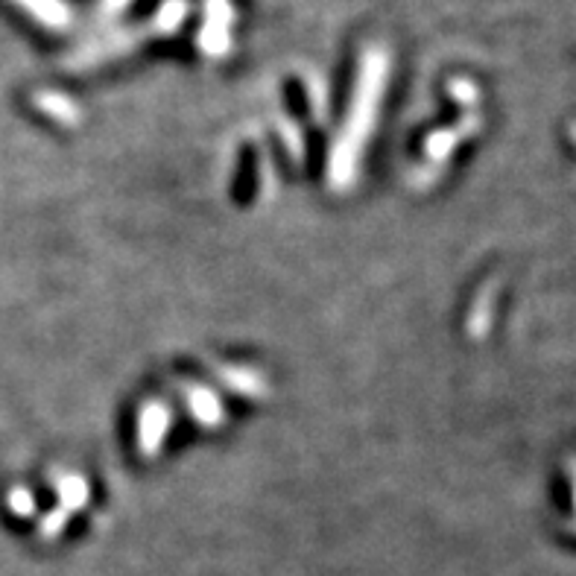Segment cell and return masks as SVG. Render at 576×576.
<instances>
[{
  "mask_svg": "<svg viewBox=\"0 0 576 576\" xmlns=\"http://www.w3.org/2000/svg\"><path fill=\"white\" fill-rule=\"evenodd\" d=\"M384 82L386 56L381 50H369L363 65H360L357 91H354L351 109H348L346 123H343V132L334 141L331 155H328V188H334V191H348L357 182L363 147H366L372 126L378 120V103L384 94Z\"/></svg>",
  "mask_w": 576,
  "mask_h": 576,
  "instance_id": "cell-1",
  "label": "cell"
},
{
  "mask_svg": "<svg viewBox=\"0 0 576 576\" xmlns=\"http://www.w3.org/2000/svg\"><path fill=\"white\" fill-rule=\"evenodd\" d=\"M170 407L164 401H147L138 413V451L144 457H155L170 430Z\"/></svg>",
  "mask_w": 576,
  "mask_h": 576,
  "instance_id": "cell-2",
  "label": "cell"
},
{
  "mask_svg": "<svg viewBox=\"0 0 576 576\" xmlns=\"http://www.w3.org/2000/svg\"><path fill=\"white\" fill-rule=\"evenodd\" d=\"M182 395H185V404H188V413H191L196 424L202 427H217L226 419V410H223V401L214 389L199 384H185L182 386Z\"/></svg>",
  "mask_w": 576,
  "mask_h": 576,
  "instance_id": "cell-3",
  "label": "cell"
},
{
  "mask_svg": "<svg viewBox=\"0 0 576 576\" xmlns=\"http://www.w3.org/2000/svg\"><path fill=\"white\" fill-rule=\"evenodd\" d=\"M220 381L229 386L231 392H240L246 398H267L269 386L267 378L255 369H246V366H220L217 369Z\"/></svg>",
  "mask_w": 576,
  "mask_h": 576,
  "instance_id": "cell-4",
  "label": "cell"
},
{
  "mask_svg": "<svg viewBox=\"0 0 576 576\" xmlns=\"http://www.w3.org/2000/svg\"><path fill=\"white\" fill-rule=\"evenodd\" d=\"M56 495H59V509H65L68 515L79 512L88 503V483L79 474H59L56 477Z\"/></svg>",
  "mask_w": 576,
  "mask_h": 576,
  "instance_id": "cell-5",
  "label": "cell"
},
{
  "mask_svg": "<svg viewBox=\"0 0 576 576\" xmlns=\"http://www.w3.org/2000/svg\"><path fill=\"white\" fill-rule=\"evenodd\" d=\"M36 106L59 123H77L79 120L77 103H71L68 97H59V94H36Z\"/></svg>",
  "mask_w": 576,
  "mask_h": 576,
  "instance_id": "cell-6",
  "label": "cell"
},
{
  "mask_svg": "<svg viewBox=\"0 0 576 576\" xmlns=\"http://www.w3.org/2000/svg\"><path fill=\"white\" fill-rule=\"evenodd\" d=\"M9 512L12 515H18V518H30V515H36V498H33V492H27L24 486H15L12 492H9Z\"/></svg>",
  "mask_w": 576,
  "mask_h": 576,
  "instance_id": "cell-7",
  "label": "cell"
},
{
  "mask_svg": "<svg viewBox=\"0 0 576 576\" xmlns=\"http://www.w3.org/2000/svg\"><path fill=\"white\" fill-rule=\"evenodd\" d=\"M454 144H457V135H454V132H433V135L427 138V155L439 161V158L451 155Z\"/></svg>",
  "mask_w": 576,
  "mask_h": 576,
  "instance_id": "cell-8",
  "label": "cell"
},
{
  "mask_svg": "<svg viewBox=\"0 0 576 576\" xmlns=\"http://www.w3.org/2000/svg\"><path fill=\"white\" fill-rule=\"evenodd\" d=\"M65 521H68V512H65V509H53V512L41 521L39 533L44 538L59 536V533H62V527H65Z\"/></svg>",
  "mask_w": 576,
  "mask_h": 576,
  "instance_id": "cell-9",
  "label": "cell"
}]
</instances>
